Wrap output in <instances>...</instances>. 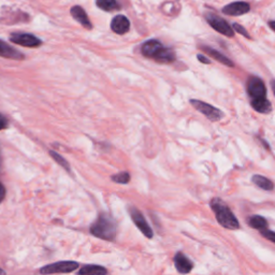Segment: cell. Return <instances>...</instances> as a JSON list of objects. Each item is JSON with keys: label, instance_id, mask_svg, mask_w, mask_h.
Wrapping results in <instances>:
<instances>
[{"label": "cell", "instance_id": "obj_1", "mask_svg": "<svg viewBox=\"0 0 275 275\" xmlns=\"http://www.w3.org/2000/svg\"><path fill=\"white\" fill-rule=\"evenodd\" d=\"M91 233L106 241H113L117 233V223L110 214L101 213L91 226Z\"/></svg>", "mask_w": 275, "mask_h": 275}, {"label": "cell", "instance_id": "obj_2", "mask_svg": "<svg viewBox=\"0 0 275 275\" xmlns=\"http://www.w3.org/2000/svg\"><path fill=\"white\" fill-rule=\"evenodd\" d=\"M211 208L214 211L217 221H219L220 225H221L223 228L235 230L240 227L239 220H236L232 211L223 203L222 200L215 198V199L211 201Z\"/></svg>", "mask_w": 275, "mask_h": 275}, {"label": "cell", "instance_id": "obj_3", "mask_svg": "<svg viewBox=\"0 0 275 275\" xmlns=\"http://www.w3.org/2000/svg\"><path fill=\"white\" fill-rule=\"evenodd\" d=\"M79 268V264L75 261H57L55 264L48 265L41 268L40 273L43 275L71 273Z\"/></svg>", "mask_w": 275, "mask_h": 275}, {"label": "cell", "instance_id": "obj_4", "mask_svg": "<svg viewBox=\"0 0 275 275\" xmlns=\"http://www.w3.org/2000/svg\"><path fill=\"white\" fill-rule=\"evenodd\" d=\"M190 104L197 111L202 113L204 116L210 120L217 121V120H220L223 117V113L220 110V109L211 106L207 104V102H203L201 100H197V99H191Z\"/></svg>", "mask_w": 275, "mask_h": 275}, {"label": "cell", "instance_id": "obj_5", "mask_svg": "<svg viewBox=\"0 0 275 275\" xmlns=\"http://www.w3.org/2000/svg\"><path fill=\"white\" fill-rule=\"evenodd\" d=\"M206 20L210 24V26L216 31H219L220 34L229 38H232L234 36V30L232 26H230L228 22H226L223 18L217 16L214 13H207Z\"/></svg>", "mask_w": 275, "mask_h": 275}, {"label": "cell", "instance_id": "obj_6", "mask_svg": "<svg viewBox=\"0 0 275 275\" xmlns=\"http://www.w3.org/2000/svg\"><path fill=\"white\" fill-rule=\"evenodd\" d=\"M129 214L131 216L132 221L134 222V225L139 228L140 231H141L146 238L152 239L153 235H154V232H153L151 226L149 225V222L146 221L143 214L134 207L129 208Z\"/></svg>", "mask_w": 275, "mask_h": 275}, {"label": "cell", "instance_id": "obj_7", "mask_svg": "<svg viewBox=\"0 0 275 275\" xmlns=\"http://www.w3.org/2000/svg\"><path fill=\"white\" fill-rule=\"evenodd\" d=\"M247 93L253 99H260L267 97V88L265 83L257 76H251L247 82Z\"/></svg>", "mask_w": 275, "mask_h": 275}, {"label": "cell", "instance_id": "obj_8", "mask_svg": "<svg viewBox=\"0 0 275 275\" xmlns=\"http://www.w3.org/2000/svg\"><path fill=\"white\" fill-rule=\"evenodd\" d=\"M10 41L12 43H16L18 46H22L25 48H38L42 44L41 39L31 34H24V33H15L11 34Z\"/></svg>", "mask_w": 275, "mask_h": 275}, {"label": "cell", "instance_id": "obj_9", "mask_svg": "<svg viewBox=\"0 0 275 275\" xmlns=\"http://www.w3.org/2000/svg\"><path fill=\"white\" fill-rule=\"evenodd\" d=\"M251 7L247 2L244 1H238V2H232L228 5H226L225 8L222 9V13L231 16H239L243 15L245 13H248Z\"/></svg>", "mask_w": 275, "mask_h": 275}, {"label": "cell", "instance_id": "obj_10", "mask_svg": "<svg viewBox=\"0 0 275 275\" xmlns=\"http://www.w3.org/2000/svg\"><path fill=\"white\" fill-rule=\"evenodd\" d=\"M175 269L181 274H188L194 268V264L186 255L183 253H176L174 256Z\"/></svg>", "mask_w": 275, "mask_h": 275}, {"label": "cell", "instance_id": "obj_11", "mask_svg": "<svg viewBox=\"0 0 275 275\" xmlns=\"http://www.w3.org/2000/svg\"><path fill=\"white\" fill-rule=\"evenodd\" d=\"M111 29L117 35H125L130 29V22L125 15H116L111 22Z\"/></svg>", "mask_w": 275, "mask_h": 275}, {"label": "cell", "instance_id": "obj_12", "mask_svg": "<svg viewBox=\"0 0 275 275\" xmlns=\"http://www.w3.org/2000/svg\"><path fill=\"white\" fill-rule=\"evenodd\" d=\"M0 57L14 60H23L25 58V56L22 53L2 40H0Z\"/></svg>", "mask_w": 275, "mask_h": 275}, {"label": "cell", "instance_id": "obj_13", "mask_svg": "<svg viewBox=\"0 0 275 275\" xmlns=\"http://www.w3.org/2000/svg\"><path fill=\"white\" fill-rule=\"evenodd\" d=\"M163 48H164V46H163L161 41L153 39V40L146 41L143 44V46H142L141 51H142V54L145 57H148V58H153V59H154L155 56L159 52H161Z\"/></svg>", "mask_w": 275, "mask_h": 275}, {"label": "cell", "instance_id": "obj_14", "mask_svg": "<svg viewBox=\"0 0 275 275\" xmlns=\"http://www.w3.org/2000/svg\"><path fill=\"white\" fill-rule=\"evenodd\" d=\"M70 13H71L74 20L78 23H80L84 28H87V29L93 28L92 23L89 21L86 12L82 7H80V5H74V7H72L71 10H70Z\"/></svg>", "mask_w": 275, "mask_h": 275}, {"label": "cell", "instance_id": "obj_15", "mask_svg": "<svg viewBox=\"0 0 275 275\" xmlns=\"http://www.w3.org/2000/svg\"><path fill=\"white\" fill-rule=\"evenodd\" d=\"M204 52L207 54H209L211 57H213L215 60H217L219 62L222 63V65L228 66V67H233L234 63L231 61V59H229L228 57H226L223 54H221L219 51H216L212 48H209V47H203L202 48Z\"/></svg>", "mask_w": 275, "mask_h": 275}, {"label": "cell", "instance_id": "obj_16", "mask_svg": "<svg viewBox=\"0 0 275 275\" xmlns=\"http://www.w3.org/2000/svg\"><path fill=\"white\" fill-rule=\"evenodd\" d=\"M107 269L97 265H86L80 269L78 275H107Z\"/></svg>", "mask_w": 275, "mask_h": 275}, {"label": "cell", "instance_id": "obj_17", "mask_svg": "<svg viewBox=\"0 0 275 275\" xmlns=\"http://www.w3.org/2000/svg\"><path fill=\"white\" fill-rule=\"evenodd\" d=\"M157 62L161 63H171L175 60V54L174 51L169 48H163L161 52H159L154 58Z\"/></svg>", "mask_w": 275, "mask_h": 275}, {"label": "cell", "instance_id": "obj_18", "mask_svg": "<svg viewBox=\"0 0 275 275\" xmlns=\"http://www.w3.org/2000/svg\"><path fill=\"white\" fill-rule=\"evenodd\" d=\"M252 107L255 111H257L262 114H267L269 112H271V110H272V106L270 104V101L267 99V97L260 98V99H253Z\"/></svg>", "mask_w": 275, "mask_h": 275}, {"label": "cell", "instance_id": "obj_19", "mask_svg": "<svg viewBox=\"0 0 275 275\" xmlns=\"http://www.w3.org/2000/svg\"><path fill=\"white\" fill-rule=\"evenodd\" d=\"M252 182L255 184V185H257V186L261 189H264V190H272L274 188V185H273V182L271 180H269V178H267L266 176L264 175H259V174H256V175H253L252 177Z\"/></svg>", "mask_w": 275, "mask_h": 275}, {"label": "cell", "instance_id": "obj_20", "mask_svg": "<svg viewBox=\"0 0 275 275\" xmlns=\"http://www.w3.org/2000/svg\"><path fill=\"white\" fill-rule=\"evenodd\" d=\"M96 4H97L99 9L107 12L116 11L120 8V5L116 0H96Z\"/></svg>", "mask_w": 275, "mask_h": 275}, {"label": "cell", "instance_id": "obj_21", "mask_svg": "<svg viewBox=\"0 0 275 275\" xmlns=\"http://www.w3.org/2000/svg\"><path fill=\"white\" fill-rule=\"evenodd\" d=\"M248 225L251 226L254 229H257V230H264L267 229L268 227V221L265 219V217H262L260 215H254L251 216L248 220Z\"/></svg>", "mask_w": 275, "mask_h": 275}, {"label": "cell", "instance_id": "obj_22", "mask_svg": "<svg viewBox=\"0 0 275 275\" xmlns=\"http://www.w3.org/2000/svg\"><path fill=\"white\" fill-rule=\"evenodd\" d=\"M50 155L53 157L54 161L58 164L59 165H61V167L67 170V171H70V165L68 164V162L66 161L65 158H63L62 156H60L58 153H56L55 151H50Z\"/></svg>", "mask_w": 275, "mask_h": 275}, {"label": "cell", "instance_id": "obj_23", "mask_svg": "<svg viewBox=\"0 0 275 275\" xmlns=\"http://www.w3.org/2000/svg\"><path fill=\"white\" fill-rule=\"evenodd\" d=\"M112 181L117 184H128L130 181V174L128 172H120V173L114 174L111 176Z\"/></svg>", "mask_w": 275, "mask_h": 275}, {"label": "cell", "instance_id": "obj_24", "mask_svg": "<svg viewBox=\"0 0 275 275\" xmlns=\"http://www.w3.org/2000/svg\"><path fill=\"white\" fill-rule=\"evenodd\" d=\"M232 28H233V30L236 31V33H239V34H241L242 36H244L245 38H247V39H251V36H249L248 31H247L244 27L241 26L240 24L234 23V24L232 25Z\"/></svg>", "mask_w": 275, "mask_h": 275}, {"label": "cell", "instance_id": "obj_25", "mask_svg": "<svg viewBox=\"0 0 275 275\" xmlns=\"http://www.w3.org/2000/svg\"><path fill=\"white\" fill-rule=\"evenodd\" d=\"M261 234H262V236H265L267 240L275 243V232L274 231H271V230H268V229H264V230H261Z\"/></svg>", "mask_w": 275, "mask_h": 275}, {"label": "cell", "instance_id": "obj_26", "mask_svg": "<svg viewBox=\"0 0 275 275\" xmlns=\"http://www.w3.org/2000/svg\"><path fill=\"white\" fill-rule=\"evenodd\" d=\"M9 127V121L7 117L3 116L2 114H0V130H4Z\"/></svg>", "mask_w": 275, "mask_h": 275}, {"label": "cell", "instance_id": "obj_27", "mask_svg": "<svg viewBox=\"0 0 275 275\" xmlns=\"http://www.w3.org/2000/svg\"><path fill=\"white\" fill-rule=\"evenodd\" d=\"M5 197V188L3 185L0 183V203H1Z\"/></svg>", "mask_w": 275, "mask_h": 275}, {"label": "cell", "instance_id": "obj_28", "mask_svg": "<svg viewBox=\"0 0 275 275\" xmlns=\"http://www.w3.org/2000/svg\"><path fill=\"white\" fill-rule=\"evenodd\" d=\"M197 57H198V59H199V61L202 62V63H207V65H208V63L211 62V61L207 58V57H204L203 55H200V54H199Z\"/></svg>", "mask_w": 275, "mask_h": 275}, {"label": "cell", "instance_id": "obj_29", "mask_svg": "<svg viewBox=\"0 0 275 275\" xmlns=\"http://www.w3.org/2000/svg\"><path fill=\"white\" fill-rule=\"evenodd\" d=\"M271 86H272L273 94H274V96H275V80H273V81L271 82Z\"/></svg>", "mask_w": 275, "mask_h": 275}, {"label": "cell", "instance_id": "obj_30", "mask_svg": "<svg viewBox=\"0 0 275 275\" xmlns=\"http://www.w3.org/2000/svg\"><path fill=\"white\" fill-rule=\"evenodd\" d=\"M270 27H271V29H273L274 31H275V21H272V22H270Z\"/></svg>", "mask_w": 275, "mask_h": 275}, {"label": "cell", "instance_id": "obj_31", "mask_svg": "<svg viewBox=\"0 0 275 275\" xmlns=\"http://www.w3.org/2000/svg\"><path fill=\"white\" fill-rule=\"evenodd\" d=\"M0 275H5V272L2 270V269H0Z\"/></svg>", "mask_w": 275, "mask_h": 275}]
</instances>
